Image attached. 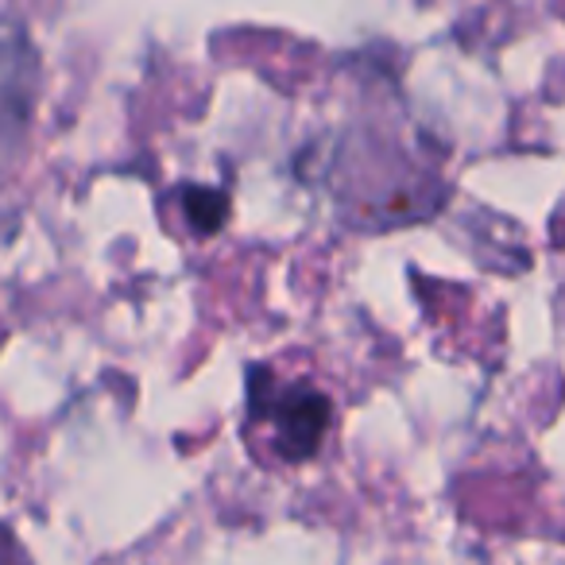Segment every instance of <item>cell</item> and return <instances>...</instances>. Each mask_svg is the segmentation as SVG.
Returning a JSON list of instances; mask_svg holds the SVG:
<instances>
[{
    "label": "cell",
    "instance_id": "cell-1",
    "mask_svg": "<svg viewBox=\"0 0 565 565\" xmlns=\"http://www.w3.org/2000/svg\"><path fill=\"white\" fill-rule=\"evenodd\" d=\"M252 415L267 426L275 457L287 465L310 461L333 430V403L315 384L252 380Z\"/></svg>",
    "mask_w": 565,
    "mask_h": 565
},
{
    "label": "cell",
    "instance_id": "cell-2",
    "mask_svg": "<svg viewBox=\"0 0 565 565\" xmlns=\"http://www.w3.org/2000/svg\"><path fill=\"white\" fill-rule=\"evenodd\" d=\"M182 213H186L194 233H217L228 217V198L221 194V190L190 186L186 194H182Z\"/></svg>",
    "mask_w": 565,
    "mask_h": 565
}]
</instances>
